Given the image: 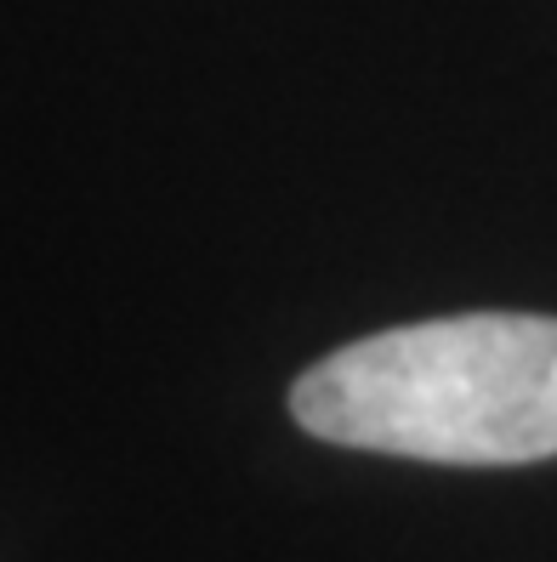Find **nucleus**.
I'll return each mask as SVG.
<instances>
[{"instance_id":"nucleus-1","label":"nucleus","mask_w":557,"mask_h":562,"mask_svg":"<svg viewBox=\"0 0 557 562\" xmlns=\"http://www.w3.org/2000/svg\"><path fill=\"white\" fill-rule=\"evenodd\" d=\"M302 432L433 467L557 454V318L461 313L365 336L290 386Z\"/></svg>"}]
</instances>
